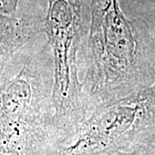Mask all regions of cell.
Returning a JSON list of instances; mask_svg holds the SVG:
<instances>
[{
  "instance_id": "obj_2",
  "label": "cell",
  "mask_w": 155,
  "mask_h": 155,
  "mask_svg": "<svg viewBox=\"0 0 155 155\" xmlns=\"http://www.w3.org/2000/svg\"><path fill=\"white\" fill-rule=\"evenodd\" d=\"M30 40L0 83V155H39L54 129L53 60Z\"/></svg>"
},
{
  "instance_id": "obj_6",
  "label": "cell",
  "mask_w": 155,
  "mask_h": 155,
  "mask_svg": "<svg viewBox=\"0 0 155 155\" xmlns=\"http://www.w3.org/2000/svg\"><path fill=\"white\" fill-rule=\"evenodd\" d=\"M109 155H155V140L127 152H119Z\"/></svg>"
},
{
  "instance_id": "obj_7",
  "label": "cell",
  "mask_w": 155,
  "mask_h": 155,
  "mask_svg": "<svg viewBox=\"0 0 155 155\" xmlns=\"http://www.w3.org/2000/svg\"><path fill=\"white\" fill-rule=\"evenodd\" d=\"M20 0H0V13L15 16Z\"/></svg>"
},
{
  "instance_id": "obj_4",
  "label": "cell",
  "mask_w": 155,
  "mask_h": 155,
  "mask_svg": "<svg viewBox=\"0 0 155 155\" xmlns=\"http://www.w3.org/2000/svg\"><path fill=\"white\" fill-rule=\"evenodd\" d=\"M48 3L42 29L53 60L54 129L51 137H54L77 125L87 113L78 76V54L86 35L85 0H48Z\"/></svg>"
},
{
  "instance_id": "obj_5",
  "label": "cell",
  "mask_w": 155,
  "mask_h": 155,
  "mask_svg": "<svg viewBox=\"0 0 155 155\" xmlns=\"http://www.w3.org/2000/svg\"><path fill=\"white\" fill-rule=\"evenodd\" d=\"M39 31L32 22L0 13V83L13 57Z\"/></svg>"
},
{
  "instance_id": "obj_3",
  "label": "cell",
  "mask_w": 155,
  "mask_h": 155,
  "mask_svg": "<svg viewBox=\"0 0 155 155\" xmlns=\"http://www.w3.org/2000/svg\"><path fill=\"white\" fill-rule=\"evenodd\" d=\"M155 140V83L100 103L66 133L51 139L39 155H109Z\"/></svg>"
},
{
  "instance_id": "obj_1",
  "label": "cell",
  "mask_w": 155,
  "mask_h": 155,
  "mask_svg": "<svg viewBox=\"0 0 155 155\" xmlns=\"http://www.w3.org/2000/svg\"><path fill=\"white\" fill-rule=\"evenodd\" d=\"M84 42L87 110L155 83V40L127 19L119 0H91Z\"/></svg>"
}]
</instances>
